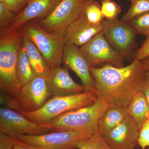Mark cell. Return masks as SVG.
<instances>
[{
	"instance_id": "obj_1",
	"label": "cell",
	"mask_w": 149,
	"mask_h": 149,
	"mask_svg": "<svg viewBox=\"0 0 149 149\" xmlns=\"http://www.w3.org/2000/svg\"><path fill=\"white\" fill-rule=\"evenodd\" d=\"M97 96L109 106L127 109L136 94L142 92L148 72L142 61L134 59L126 66L106 63L91 68Z\"/></svg>"
},
{
	"instance_id": "obj_2",
	"label": "cell",
	"mask_w": 149,
	"mask_h": 149,
	"mask_svg": "<svg viewBox=\"0 0 149 149\" xmlns=\"http://www.w3.org/2000/svg\"><path fill=\"white\" fill-rule=\"evenodd\" d=\"M22 42L19 30H0V87L12 97H16L21 86L16 73L19 49Z\"/></svg>"
},
{
	"instance_id": "obj_3",
	"label": "cell",
	"mask_w": 149,
	"mask_h": 149,
	"mask_svg": "<svg viewBox=\"0 0 149 149\" xmlns=\"http://www.w3.org/2000/svg\"><path fill=\"white\" fill-rule=\"evenodd\" d=\"M109 106L105 101L97 97L91 105L67 112L48 124L51 132L75 130L95 133L99 120Z\"/></svg>"
},
{
	"instance_id": "obj_4",
	"label": "cell",
	"mask_w": 149,
	"mask_h": 149,
	"mask_svg": "<svg viewBox=\"0 0 149 149\" xmlns=\"http://www.w3.org/2000/svg\"><path fill=\"white\" fill-rule=\"evenodd\" d=\"M97 98L95 92L93 91L68 95L54 96L37 110L18 112L33 122L48 124L54 118L67 112L91 105L95 102Z\"/></svg>"
},
{
	"instance_id": "obj_5",
	"label": "cell",
	"mask_w": 149,
	"mask_h": 149,
	"mask_svg": "<svg viewBox=\"0 0 149 149\" xmlns=\"http://www.w3.org/2000/svg\"><path fill=\"white\" fill-rule=\"evenodd\" d=\"M19 30L37 47L51 69L61 65L65 45L64 37L49 33L38 22H28Z\"/></svg>"
},
{
	"instance_id": "obj_6",
	"label": "cell",
	"mask_w": 149,
	"mask_h": 149,
	"mask_svg": "<svg viewBox=\"0 0 149 149\" xmlns=\"http://www.w3.org/2000/svg\"><path fill=\"white\" fill-rule=\"evenodd\" d=\"M52 95L47 79L35 76L22 86L17 97H8L6 103L9 108L17 111H34L41 108Z\"/></svg>"
},
{
	"instance_id": "obj_7",
	"label": "cell",
	"mask_w": 149,
	"mask_h": 149,
	"mask_svg": "<svg viewBox=\"0 0 149 149\" xmlns=\"http://www.w3.org/2000/svg\"><path fill=\"white\" fill-rule=\"evenodd\" d=\"M88 1L61 0L49 15L38 23L49 33L64 37L67 29L80 16Z\"/></svg>"
},
{
	"instance_id": "obj_8",
	"label": "cell",
	"mask_w": 149,
	"mask_h": 149,
	"mask_svg": "<svg viewBox=\"0 0 149 149\" xmlns=\"http://www.w3.org/2000/svg\"><path fill=\"white\" fill-rule=\"evenodd\" d=\"M95 133L86 131L65 130L39 135H23L16 139L26 143L49 149H75L77 144Z\"/></svg>"
},
{
	"instance_id": "obj_9",
	"label": "cell",
	"mask_w": 149,
	"mask_h": 149,
	"mask_svg": "<svg viewBox=\"0 0 149 149\" xmlns=\"http://www.w3.org/2000/svg\"><path fill=\"white\" fill-rule=\"evenodd\" d=\"M51 132L48 124L33 122L19 112L9 108L0 109V133L16 139L20 135L35 136Z\"/></svg>"
},
{
	"instance_id": "obj_10",
	"label": "cell",
	"mask_w": 149,
	"mask_h": 149,
	"mask_svg": "<svg viewBox=\"0 0 149 149\" xmlns=\"http://www.w3.org/2000/svg\"><path fill=\"white\" fill-rule=\"evenodd\" d=\"M80 48L91 68L104 63L115 66H123L125 58L110 45L102 32Z\"/></svg>"
},
{
	"instance_id": "obj_11",
	"label": "cell",
	"mask_w": 149,
	"mask_h": 149,
	"mask_svg": "<svg viewBox=\"0 0 149 149\" xmlns=\"http://www.w3.org/2000/svg\"><path fill=\"white\" fill-rule=\"evenodd\" d=\"M102 32L110 45L124 58L130 54L137 34L131 24L118 19L104 20Z\"/></svg>"
},
{
	"instance_id": "obj_12",
	"label": "cell",
	"mask_w": 149,
	"mask_h": 149,
	"mask_svg": "<svg viewBox=\"0 0 149 149\" xmlns=\"http://www.w3.org/2000/svg\"><path fill=\"white\" fill-rule=\"evenodd\" d=\"M63 61L80 78L82 85L86 91L95 92V82L91 74V67L79 47L72 44H65Z\"/></svg>"
},
{
	"instance_id": "obj_13",
	"label": "cell",
	"mask_w": 149,
	"mask_h": 149,
	"mask_svg": "<svg viewBox=\"0 0 149 149\" xmlns=\"http://www.w3.org/2000/svg\"><path fill=\"white\" fill-rule=\"evenodd\" d=\"M139 131L137 123L128 115L117 127L103 136L113 149H135Z\"/></svg>"
},
{
	"instance_id": "obj_14",
	"label": "cell",
	"mask_w": 149,
	"mask_h": 149,
	"mask_svg": "<svg viewBox=\"0 0 149 149\" xmlns=\"http://www.w3.org/2000/svg\"><path fill=\"white\" fill-rule=\"evenodd\" d=\"M61 1L29 0L25 8L15 15L9 28L12 30H19L29 22L45 18Z\"/></svg>"
},
{
	"instance_id": "obj_15",
	"label": "cell",
	"mask_w": 149,
	"mask_h": 149,
	"mask_svg": "<svg viewBox=\"0 0 149 149\" xmlns=\"http://www.w3.org/2000/svg\"><path fill=\"white\" fill-rule=\"evenodd\" d=\"M103 21L99 24H91L87 20L83 11L67 29L64 37L65 44H72L78 47L84 45L102 31Z\"/></svg>"
},
{
	"instance_id": "obj_16",
	"label": "cell",
	"mask_w": 149,
	"mask_h": 149,
	"mask_svg": "<svg viewBox=\"0 0 149 149\" xmlns=\"http://www.w3.org/2000/svg\"><path fill=\"white\" fill-rule=\"evenodd\" d=\"M47 81L52 95L54 96L68 95L87 91L83 85L74 82L68 70L61 65L51 69Z\"/></svg>"
},
{
	"instance_id": "obj_17",
	"label": "cell",
	"mask_w": 149,
	"mask_h": 149,
	"mask_svg": "<svg viewBox=\"0 0 149 149\" xmlns=\"http://www.w3.org/2000/svg\"><path fill=\"white\" fill-rule=\"evenodd\" d=\"M22 41L34 75L44 77L47 80L51 74V68L44 57L32 41L27 37L22 35Z\"/></svg>"
},
{
	"instance_id": "obj_18",
	"label": "cell",
	"mask_w": 149,
	"mask_h": 149,
	"mask_svg": "<svg viewBox=\"0 0 149 149\" xmlns=\"http://www.w3.org/2000/svg\"><path fill=\"white\" fill-rule=\"evenodd\" d=\"M128 115L127 109L109 106L99 120L98 133L104 136L119 125Z\"/></svg>"
},
{
	"instance_id": "obj_19",
	"label": "cell",
	"mask_w": 149,
	"mask_h": 149,
	"mask_svg": "<svg viewBox=\"0 0 149 149\" xmlns=\"http://www.w3.org/2000/svg\"><path fill=\"white\" fill-rule=\"evenodd\" d=\"M128 114L137 123L139 129L149 118V106L146 97L140 92L132 99L127 108Z\"/></svg>"
},
{
	"instance_id": "obj_20",
	"label": "cell",
	"mask_w": 149,
	"mask_h": 149,
	"mask_svg": "<svg viewBox=\"0 0 149 149\" xmlns=\"http://www.w3.org/2000/svg\"><path fill=\"white\" fill-rule=\"evenodd\" d=\"M16 73L19 83L21 87L35 77L22 41L18 51Z\"/></svg>"
},
{
	"instance_id": "obj_21",
	"label": "cell",
	"mask_w": 149,
	"mask_h": 149,
	"mask_svg": "<svg viewBox=\"0 0 149 149\" xmlns=\"http://www.w3.org/2000/svg\"><path fill=\"white\" fill-rule=\"evenodd\" d=\"M86 18L90 23L101 24L104 21L101 5L96 0H89L83 10Z\"/></svg>"
},
{
	"instance_id": "obj_22",
	"label": "cell",
	"mask_w": 149,
	"mask_h": 149,
	"mask_svg": "<svg viewBox=\"0 0 149 149\" xmlns=\"http://www.w3.org/2000/svg\"><path fill=\"white\" fill-rule=\"evenodd\" d=\"M77 149H113L107 143L103 136L97 133L77 144Z\"/></svg>"
},
{
	"instance_id": "obj_23",
	"label": "cell",
	"mask_w": 149,
	"mask_h": 149,
	"mask_svg": "<svg viewBox=\"0 0 149 149\" xmlns=\"http://www.w3.org/2000/svg\"><path fill=\"white\" fill-rule=\"evenodd\" d=\"M130 8L120 20L130 22L136 17L149 12V0H132Z\"/></svg>"
},
{
	"instance_id": "obj_24",
	"label": "cell",
	"mask_w": 149,
	"mask_h": 149,
	"mask_svg": "<svg viewBox=\"0 0 149 149\" xmlns=\"http://www.w3.org/2000/svg\"><path fill=\"white\" fill-rule=\"evenodd\" d=\"M101 7L104 18L107 20L117 19L121 12L120 6L112 0H101Z\"/></svg>"
},
{
	"instance_id": "obj_25",
	"label": "cell",
	"mask_w": 149,
	"mask_h": 149,
	"mask_svg": "<svg viewBox=\"0 0 149 149\" xmlns=\"http://www.w3.org/2000/svg\"><path fill=\"white\" fill-rule=\"evenodd\" d=\"M130 22L137 34L149 37V12L136 17Z\"/></svg>"
},
{
	"instance_id": "obj_26",
	"label": "cell",
	"mask_w": 149,
	"mask_h": 149,
	"mask_svg": "<svg viewBox=\"0 0 149 149\" xmlns=\"http://www.w3.org/2000/svg\"><path fill=\"white\" fill-rule=\"evenodd\" d=\"M16 15L11 11L2 2H0V27L1 29L8 28Z\"/></svg>"
},
{
	"instance_id": "obj_27",
	"label": "cell",
	"mask_w": 149,
	"mask_h": 149,
	"mask_svg": "<svg viewBox=\"0 0 149 149\" xmlns=\"http://www.w3.org/2000/svg\"><path fill=\"white\" fill-rule=\"evenodd\" d=\"M138 144L141 149L149 148V118L140 128Z\"/></svg>"
},
{
	"instance_id": "obj_28",
	"label": "cell",
	"mask_w": 149,
	"mask_h": 149,
	"mask_svg": "<svg viewBox=\"0 0 149 149\" xmlns=\"http://www.w3.org/2000/svg\"><path fill=\"white\" fill-rule=\"evenodd\" d=\"M29 0H0L12 12L17 14L27 5Z\"/></svg>"
},
{
	"instance_id": "obj_29",
	"label": "cell",
	"mask_w": 149,
	"mask_h": 149,
	"mask_svg": "<svg viewBox=\"0 0 149 149\" xmlns=\"http://www.w3.org/2000/svg\"><path fill=\"white\" fill-rule=\"evenodd\" d=\"M149 56V37L147 38L142 45L134 53V59L142 61Z\"/></svg>"
},
{
	"instance_id": "obj_30",
	"label": "cell",
	"mask_w": 149,
	"mask_h": 149,
	"mask_svg": "<svg viewBox=\"0 0 149 149\" xmlns=\"http://www.w3.org/2000/svg\"><path fill=\"white\" fill-rule=\"evenodd\" d=\"M14 139L12 137L0 133V149H13Z\"/></svg>"
},
{
	"instance_id": "obj_31",
	"label": "cell",
	"mask_w": 149,
	"mask_h": 149,
	"mask_svg": "<svg viewBox=\"0 0 149 149\" xmlns=\"http://www.w3.org/2000/svg\"><path fill=\"white\" fill-rule=\"evenodd\" d=\"M13 149H49L44 147L34 146L30 144L26 143L14 139V147Z\"/></svg>"
},
{
	"instance_id": "obj_32",
	"label": "cell",
	"mask_w": 149,
	"mask_h": 149,
	"mask_svg": "<svg viewBox=\"0 0 149 149\" xmlns=\"http://www.w3.org/2000/svg\"><path fill=\"white\" fill-rule=\"evenodd\" d=\"M142 92L146 97L149 106V73H148L146 84Z\"/></svg>"
},
{
	"instance_id": "obj_33",
	"label": "cell",
	"mask_w": 149,
	"mask_h": 149,
	"mask_svg": "<svg viewBox=\"0 0 149 149\" xmlns=\"http://www.w3.org/2000/svg\"><path fill=\"white\" fill-rule=\"evenodd\" d=\"M144 68L147 72L149 73V56L142 60Z\"/></svg>"
},
{
	"instance_id": "obj_34",
	"label": "cell",
	"mask_w": 149,
	"mask_h": 149,
	"mask_svg": "<svg viewBox=\"0 0 149 149\" xmlns=\"http://www.w3.org/2000/svg\"><path fill=\"white\" fill-rule=\"evenodd\" d=\"M146 149H149V148H146Z\"/></svg>"
},
{
	"instance_id": "obj_35",
	"label": "cell",
	"mask_w": 149,
	"mask_h": 149,
	"mask_svg": "<svg viewBox=\"0 0 149 149\" xmlns=\"http://www.w3.org/2000/svg\"><path fill=\"white\" fill-rule=\"evenodd\" d=\"M130 1H132V0H130Z\"/></svg>"
}]
</instances>
